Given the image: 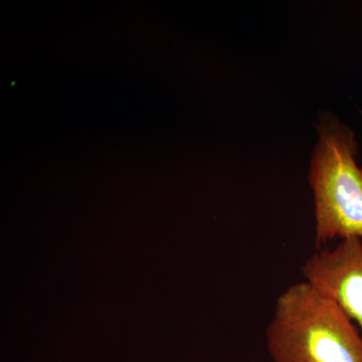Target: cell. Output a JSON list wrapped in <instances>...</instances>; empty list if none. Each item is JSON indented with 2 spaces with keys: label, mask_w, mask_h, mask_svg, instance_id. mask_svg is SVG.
Returning <instances> with one entry per match:
<instances>
[{
  "label": "cell",
  "mask_w": 362,
  "mask_h": 362,
  "mask_svg": "<svg viewBox=\"0 0 362 362\" xmlns=\"http://www.w3.org/2000/svg\"><path fill=\"white\" fill-rule=\"evenodd\" d=\"M274 362H362V337L339 305L308 281L279 296L267 328Z\"/></svg>",
  "instance_id": "6da1fadb"
},
{
  "label": "cell",
  "mask_w": 362,
  "mask_h": 362,
  "mask_svg": "<svg viewBox=\"0 0 362 362\" xmlns=\"http://www.w3.org/2000/svg\"><path fill=\"white\" fill-rule=\"evenodd\" d=\"M354 133L341 125L323 126L311 162L315 199V243L362 240V168L357 165Z\"/></svg>",
  "instance_id": "7a4b0ae2"
},
{
  "label": "cell",
  "mask_w": 362,
  "mask_h": 362,
  "mask_svg": "<svg viewBox=\"0 0 362 362\" xmlns=\"http://www.w3.org/2000/svg\"><path fill=\"white\" fill-rule=\"evenodd\" d=\"M305 280L329 295L362 332V240H342L312 255L302 267Z\"/></svg>",
  "instance_id": "3957f363"
}]
</instances>
